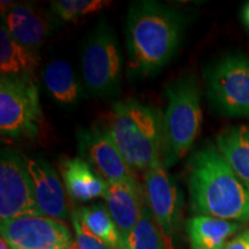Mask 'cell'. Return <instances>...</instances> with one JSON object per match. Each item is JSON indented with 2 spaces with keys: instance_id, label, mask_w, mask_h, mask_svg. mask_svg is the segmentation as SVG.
<instances>
[{
  "instance_id": "15",
  "label": "cell",
  "mask_w": 249,
  "mask_h": 249,
  "mask_svg": "<svg viewBox=\"0 0 249 249\" xmlns=\"http://www.w3.org/2000/svg\"><path fill=\"white\" fill-rule=\"evenodd\" d=\"M61 174L67 195L73 201L89 202L104 198L107 194V181L81 157L62 161Z\"/></svg>"
},
{
  "instance_id": "8",
  "label": "cell",
  "mask_w": 249,
  "mask_h": 249,
  "mask_svg": "<svg viewBox=\"0 0 249 249\" xmlns=\"http://www.w3.org/2000/svg\"><path fill=\"white\" fill-rule=\"evenodd\" d=\"M145 200L152 216L160 227L169 249H173V240L181 220L182 196L173 177L167 172L160 157L156 158L145 171Z\"/></svg>"
},
{
  "instance_id": "13",
  "label": "cell",
  "mask_w": 249,
  "mask_h": 249,
  "mask_svg": "<svg viewBox=\"0 0 249 249\" xmlns=\"http://www.w3.org/2000/svg\"><path fill=\"white\" fill-rule=\"evenodd\" d=\"M107 208L123 238L134 229L145 204V192L133 178L123 181H108L104 196Z\"/></svg>"
},
{
  "instance_id": "7",
  "label": "cell",
  "mask_w": 249,
  "mask_h": 249,
  "mask_svg": "<svg viewBox=\"0 0 249 249\" xmlns=\"http://www.w3.org/2000/svg\"><path fill=\"white\" fill-rule=\"evenodd\" d=\"M211 102L227 117L249 116V58L226 55L216 62L207 75Z\"/></svg>"
},
{
  "instance_id": "10",
  "label": "cell",
  "mask_w": 249,
  "mask_h": 249,
  "mask_svg": "<svg viewBox=\"0 0 249 249\" xmlns=\"http://www.w3.org/2000/svg\"><path fill=\"white\" fill-rule=\"evenodd\" d=\"M0 232L11 249H71L75 245L65 224L46 216L1 220Z\"/></svg>"
},
{
  "instance_id": "17",
  "label": "cell",
  "mask_w": 249,
  "mask_h": 249,
  "mask_svg": "<svg viewBox=\"0 0 249 249\" xmlns=\"http://www.w3.org/2000/svg\"><path fill=\"white\" fill-rule=\"evenodd\" d=\"M217 148L249 191V124L222 130L217 136Z\"/></svg>"
},
{
  "instance_id": "24",
  "label": "cell",
  "mask_w": 249,
  "mask_h": 249,
  "mask_svg": "<svg viewBox=\"0 0 249 249\" xmlns=\"http://www.w3.org/2000/svg\"><path fill=\"white\" fill-rule=\"evenodd\" d=\"M224 249H249V230L231 239Z\"/></svg>"
},
{
  "instance_id": "18",
  "label": "cell",
  "mask_w": 249,
  "mask_h": 249,
  "mask_svg": "<svg viewBox=\"0 0 249 249\" xmlns=\"http://www.w3.org/2000/svg\"><path fill=\"white\" fill-rule=\"evenodd\" d=\"M43 82L50 96L61 105H75L82 97V88L75 71L65 59H55L46 65Z\"/></svg>"
},
{
  "instance_id": "26",
  "label": "cell",
  "mask_w": 249,
  "mask_h": 249,
  "mask_svg": "<svg viewBox=\"0 0 249 249\" xmlns=\"http://www.w3.org/2000/svg\"><path fill=\"white\" fill-rule=\"evenodd\" d=\"M0 249H11V247L7 245V242H6L4 239H0Z\"/></svg>"
},
{
  "instance_id": "14",
  "label": "cell",
  "mask_w": 249,
  "mask_h": 249,
  "mask_svg": "<svg viewBox=\"0 0 249 249\" xmlns=\"http://www.w3.org/2000/svg\"><path fill=\"white\" fill-rule=\"evenodd\" d=\"M1 24L12 38L34 52L42 45L50 33L48 21L29 5L2 6Z\"/></svg>"
},
{
  "instance_id": "6",
  "label": "cell",
  "mask_w": 249,
  "mask_h": 249,
  "mask_svg": "<svg viewBox=\"0 0 249 249\" xmlns=\"http://www.w3.org/2000/svg\"><path fill=\"white\" fill-rule=\"evenodd\" d=\"M42 118L38 88L33 76L0 79V132L12 140L34 139Z\"/></svg>"
},
{
  "instance_id": "9",
  "label": "cell",
  "mask_w": 249,
  "mask_h": 249,
  "mask_svg": "<svg viewBox=\"0 0 249 249\" xmlns=\"http://www.w3.org/2000/svg\"><path fill=\"white\" fill-rule=\"evenodd\" d=\"M24 216H44L38 209L27 160L5 149L0 158V220Z\"/></svg>"
},
{
  "instance_id": "16",
  "label": "cell",
  "mask_w": 249,
  "mask_h": 249,
  "mask_svg": "<svg viewBox=\"0 0 249 249\" xmlns=\"http://www.w3.org/2000/svg\"><path fill=\"white\" fill-rule=\"evenodd\" d=\"M186 227L192 249H224L241 224L197 214L187 220Z\"/></svg>"
},
{
  "instance_id": "5",
  "label": "cell",
  "mask_w": 249,
  "mask_h": 249,
  "mask_svg": "<svg viewBox=\"0 0 249 249\" xmlns=\"http://www.w3.org/2000/svg\"><path fill=\"white\" fill-rule=\"evenodd\" d=\"M81 71L87 90L96 97H110L119 91L123 54L107 24L101 23L89 35L82 49Z\"/></svg>"
},
{
  "instance_id": "20",
  "label": "cell",
  "mask_w": 249,
  "mask_h": 249,
  "mask_svg": "<svg viewBox=\"0 0 249 249\" xmlns=\"http://www.w3.org/2000/svg\"><path fill=\"white\" fill-rule=\"evenodd\" d=\"M74 211L87 229L99 240L113 249H124V238L112 219L107 205L96 203L88 207L76 208Z\"/></svg>"
},
{
  "instance_id": "22",
  "label": "cell",
  "mask_w": 249,
  "mask_h": 249,
  "mask_svg": "<svg viewBox=\"0 0 249 249\" xmlns=\"http://www.w3.org/2000/svg\"><path fill=\"white\" fill-rule=\"evenodd\" d=\"M111 1L105 0H54L51 2L53 13L64 21H74L87 14L107 7Z\"/></svg>"
},
{
  "instance_id": "23",
  "label": "cell",
  "mask_w": 249,
  "mask_h": 249,
  "mask_svg": "<svg viewBox=\"0 0 249 249\" xmlns=\"http://www.w3.org/2000/svg\"><path fill=\"white\" fill-rule=\"evenodd\" d=\"M71 224L75 232V245L77 249H113L105 245L97 236H95L87 229L77 213L73 210L71 214Z\"/></svg>"
},
{
  "instance_id": "2",
  "label": "cell",
  "mask_w": 249,
  "mask_h": 249,
  "mask_svg": "<svg viewBox=\"0 0 249 249\" xmlns=\"http://www.w3.org/2000/svg\"><path fill=\"white\" fill-rule=\"evenodd\" d=\"M181 14L157 1L130 5L127 15V50L130 70L148 75L171 60L180 44Z\"/></svg>"
},
{
  "instance_id": "3",
  "label": "cell",
  "mask_w": 249,
  "mask_h": 249,
  "mask_svg": "<svg viewBox=\"0 0 249 249\" xmlns=\"http://www.w3.org/2000/svg\"><path fill=\"white\" fill-rule=\"evenodd\" d=\"M107 134L133 171H147L160 157L163 117L157 110L135 99L113 105Z\"/></svg>"
},
{
  "instance_id": "12",
  "label": "cell",
  "mask_w": 249,
  "mask_h": 249,
  "mask_svg": "<svg viewBox=\"0 0 249 249\" xmlns=\"http://www.w3.org/2000/svg\"><path fill=\"white\" fill-rule=\"evenodd\" d=\"M27 167L33 182L36 203L44 216L60 220L70 217L66 189L53 167L43 160H27Z\"/></svg>"
},
{
  "instance_id": "1",
  "label": "cell",
  "mask_w": 249,
  "mask_h": 249,
  "mask_svg": "<svg viewBox=\"0 0 249 249\" xmlns=\"http://www.w3.org/2000/svg\"><path fill=\"white\" fill-rule=\"evenodd\" d=\"M193 208L202 216L249 222V191L213 144L193 156L188 171Z\"/></svg>"
},
{
  "instance_id": "25",
  "label": "cell",
  "mask_w": 249,
  "mask_h": 249,
  "mask_svg": "<svg viewBox=\"0 0 249 249\" xmlns=\"http://www.w3.org/2000/svg\"><path fill=\"white\" fill-rule=\"evenodd\" d=\"M242 18H244V22L246 26L249 28V2L245 6L244 13H242Z\"/></svg>"
},
{
  "instance_id": "21",
  "label": "cell",
  "mask_w": 249,
  "mask_h": 249,
  "mask_svg": "<svg viewBox=\"0 0 249 249\" xmlns=\"http://www.w3.org/2000/svg\"><path fill=\"white\" fill-rule=\"evenodd\" d=\"M124 249H169L147 202L139 222L124 238Z\"/></svg>"
},
{
  "instance_id": "19",
  "label": "cell",
  "mask_w": 249,
  "mask_h": 249,
  "mask_svg": "<svg viewBox=\"0 0 249 249\" xmlns=\"http://www.w3.org/2000/svg\"><path fill=\"white\" fill-rule=\"evenodd\" d=\"M38 66L36 52L12 38L6 28L0 27V73L1 76H33Z\"/></svg>"
},
{
  "instance_id": "4",
  "label": "cell",
  "mask_w": 249,
  "mask_h": 249,
  "mask_svg": "<svg viewBox=\"0 0 249 249\" xmlns=\"http://www.w3.org/2000/svg\"><path fill=\"white\" fill-rule=\"evenodd\" d=\"M167 107L163 116L160 158L166 167L181 160L200 133L201 96L193 76L180 77L166 86Z\"/></svg>"
},
{
  "instance_id": "11",
  "label": "cell",
  "mask_w": 249,
  "mask_h": 249,
  "mask_svg": "<svg viewBox=\"0 0 249 249\" xmlns=\"http://www.w3.org/2000/svg\"><path fill=\"white\" fill-rule=\"evenodd\" d=\"M77 150L80 157L105 181H123L134 177L133 170L124 160L107 132L80 129L77 132Z\"/></svg>"
}]
</instances>
